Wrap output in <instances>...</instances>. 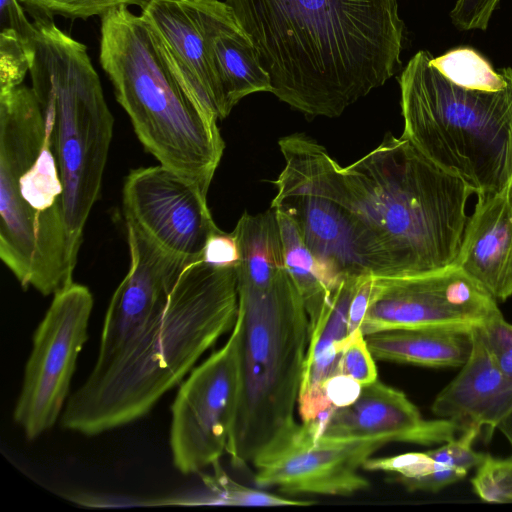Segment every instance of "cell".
Returning <instances> with one entry per match:
<instances>
[{
	"mask_svg": "<svg viewBox=\"0 0 512 512\" xmlns=\"http://www.w3.org/2000/svg\"><path fill=\"white\" fill-rule=\"evenodd\" d=\"M271 93L307 116H340L401 66L397 0H225Z\"/></svg>",
	"mask_w": 512,
	"mask_h": 512,
	"instance_id": "cell-1",
	"label": "cell"
},
{
	"mask_svg": "<svg viewBox=\"0 0 512 512\" xmlns=\"http://www.w3.org/2000/svg\"><path fill=\"white\" fill-rule=\"evenodd\" d=\"M237 266L204 257L180 274L163 312L103 371L69 396L63 429L95 436L146 416L178 385L238 316Z\"/></svg>",
	"mask_w": 512,
	"mask_h": 512,
	"instance_id": "cell-2",
	"label": "cell"
},
{
	"mask_svg": "<svg viewBox=\"0 0 512 512\" xmlns=\"http://www.w3.org/2000/svg\"><path fill=\"white\" fill-rule=\"evenodd\" d=\"M351 209L373 277L407 276L455 264L474 191L402 135L343 167Z\"/></svg>",
	"mask_w": 512,
	"mask_h": 512,
	"instance_id": "cell-3",
	"label": "cell"
},
{
	"mask_svg": "<svg viewBox=\"0 0 512 512\" xmlns=\"http://www.w3.org/2000/svg\"><path fill=\"white\" fill-rule=\"evenodd\" d=\"M0 258L24 289L54 295L77 262L58 162L32 88L0 93Z\"/></svg>",
	"mask_w": 512,
	"mask_h": 512,
	"instance_id": "cell-4",
	"label": "cell"
},
{
	"mask_svg": "<svg viewBox=\"0 0 512 512\" xmlns=\"http://www.w3.org/2000/svg\"><path fill=\"white\" fill-rule=\"evenodd\" d=\"M99 60L117 102L144 148L158 162L208 193L224 141L177 80L141 15L120 6L101 16Z\"/></svg>",
	"mask_w": 512,
	"mask_h": 512,
	"instance_id": "cell-5",
	"label": "cell"
},
{
	"mask_svg": "<svg viewBox=\"0 0 512 512\" xmlns=\"http://www.w3.org/2000/svg\"><path fill=\"white\" fill-rule=\"evenodd\" d=\"M32 23L24 41L31 88L60 169L68 236L78 256L101 189L114 119L87 47L52 18L34 17Z\"/></svg>",
	"mask_w": 512,
	"mask_h": 512,
	"instance_id": "cell-6",
	"label": "cell"
},
{
	"mask_svg": "<svg viewBox=\"0 0 512 512\" xmlns=\"http://www.w3.org/2000/svg\"><path fill=\"white\" fill-rule=\"evenodd\" d=\"M417 52L399 77L402 136L477 196L512 181V75L499 90L454 83Z\"/></svg>",
	"mask_w": 512,
	"mask_h": 512,
	"instance_id": "cell-7",
	"label": "cell"
},
{
	"mask_svg": "<svg viewBox=\"0 0 512 512\" xmlns=\"http://www.w3.org/2000/svg\"><path fill=\"white\" fill-rule=\"evenodd\" d=\"M241 387L226 453L244 467L293 422L310 339V322L283 268L270 285L240 282Z\"/></svg>",
	"mask_w": 512,
	"mask_h": 512,
	"instance_id": "cell-8",
	"label": "cell"
},
{
	"mask_svg": "<svg viewBox=\"0 0 512 512\" xmlns=\"http://www.w3.org/2000/svg\"><path fill=\"white\" fill-rule=\"evenodd\" d=\"M279 147L285 166L274 181L277 193L271 208L295 220L326 288L333 292L347 276L370 274L343 167L302 133L280 139Z\"/></svg>",
	"mask_w": 512,
	"mask_h": 512,
	"instance_id": "cell-9",
	"label": "cell"
},
{
	"mask_svg": "<svg viewBox=\"0 0 512 512\" xmlns=\"http://www.w3.org/2000/svg\"><path fill=\"white\" fill-rule=\"evenodd\" d=\"M93 305L89 288L73 282L53 295L34 331L13 411L28 440L41 436L61 417L78 356L89 338Z\"/></svg>",
	"mask_w": 512,
	"mask_h": 512,
	"instance_id": "cell-10",
	"label": "cell"
},
{
	"mask_svg": "<svg viewBox=\"0 0 512 512\" xmlns=\"http://www.w3.org/2000/svg\"><path fill=\"white\" fill-rule=\"evenodd\" d=\"M241 387V321L226 343L184 378L171 404L173 466L195 474L226 452Z\"/></svg>",
	"mask_w": 512,
	"mask_h": 512,
	"instance_id": "cell-11",
	"label": "cell"
},
{
	"mask_svg": "<svg viewBox=\"0 0 512 512\" xmlns=\"http://www.w3.org/2000/svg\"><path fill=\"white\" fill-rule=\"evenodd\" d=\"M501 313L493 299L455 264L438 271L373 277L363 334L396 330L470 333Z\"/></svg>",
	"mask_w": 512,
	"mask_h": 512,
	"instance_id": "cell-12",
	"label": "cell"
},
{
	"mask_svg": "<svg viewBox=\"0 0 512 512\" xmlns=\"http://www.w3.org/2000/svg\"><path fill=\"white\" fill-rule=\"evenodd\" d=\"M390 441H334L318 438L313 422L295 420L254 457V483L286 495L349 496L369 487L359 473L364 462Z\"/></svg>",
	"mask_w": 512,
	"mask_h": 512,
	"instance_id": "cell-13",
	"label": "cell"
},
{
	"mask_svg": "<svg viewBox=\"0 0 512 512\" xmlns=\"http://www.w3.org/2000/svg\"><path fill=\"white\" fill-rule=\"evenodd\" d=\"M122 201L125 222L162 248L191 260L203 257L219 229L208 208L207 193L161 164L131 170Z\"/></svg>",
	"mask_w": 512,
	"mask_h": 512,
	"instance_id": "cell-14",
	"label": "cell"
},
{
	"mask_svg": "<svg viewBox=\"0 0 512 512\" xmlns=\"http://www.w3.org/2000/svg\"><path fill=\"white\" fill-rule=\"evenodd\" d=\"M126 230L130 268L109 302L90 372L94 374L106 369L163 312L180 274L195 261L162 248L129 222Z\"/></svg>",
	"mask_w": 512,
	"mask_h": 512,
	"instance_id": "cell-15",
	"label": "cell"
},
{
	"mask_svg": "<svg viewBox=\"0 0 512 512\" xmlns=\"http://www.w3.org/2000/svg\"><path fill=\"white\" fill-rule=\"evenodd\" d=\"M453 421L423 418L406 394L378 379L362 386L350 405L333 410L319 438L334 441L387 439L419 445L443 444L456 437Z\"/></svg>",
	"mask_w": 512,
	"mask_h": 512,
	"instance_id": "cell-16",
	"label": "cell"
},
{
	"mask_svg": "<svg viewBox=\"0 0 512 512\" xmlns=\"http://www.w3.org/2000/svg\"><path fill=\"white\" fill-rule=\"evenodd\" d=\"M177 80L212 119L230 114L206 47L194 0H148L140 14Z\"/></svg>",
	"mask_w": 512,
	"mask_h": 512,
	"instance_id": "cell-17",
	"label": "cell"
},
{
	"mask_svg": "<svg viewBox=\"0 0 512 512\" xmlns=\"http://www.w3.org/2000/svg\"><path fill=\"white\" fill-rule=\"evenodd\" d=\"M455 265L497 302L512 296V181L477 196Z\"/></svg>",
	"mask_w": 512,
	"mask_h": 512,
	"instance_id": "cell-18",
	"label": "cell"
},
{
	"mask_svg": "<svg viewBox=\"0 0 512 512\" xmlns=\"http://www.w3.org/2000/svg\"><path fill=\"white\" fill-rule=\"evenodd\" d=\"M471 351L457 376L434 399L438 418L455 422L461 432L485 428L486 439L512 415V382L498 368L476 329L470 332Z\"/></svg>",
	"mask_w": 512,
	"mask_h": 512,
	"instance_id": "cell-19",
	"label": "cell"
},
{
	"mask_svg": "<svg viewBox=\"0 0 512 512\" xmlns=\"http://www.w3.org/2000/svg\"><path fill=\"white\" fill-rule=\"evenodd\" d=\"M220 89L231 111L245 96L271 92L270 77L233 10L219 0H194Z\"/></svg>",
	"mask_w": 512,
	"mask_h": 512,
	"instance_id": "cell-20",
	"label": "cell"
},
{
	"mask_svg": "<svg viewBox=\"0 0 512 512\" xmlns=\"http://www.w3.org/2000/svg\"><path fill=\"white\" fill-rule=\"evenodd\" d=\"M375 359L422 367L460 368L471 351L470 333L396 329L365 336Z\"/></svg>",
	"mask_w": 512,
	"mask_h": 512,
	"instance_id": "cell-21",
	"label": "cell"
},
{
	"mask_svg": "<svg viewBox=\"0 0 512 512\" xmlns=\"http://www.w3.org/2000/svg\"><path fill=\"white\" fill-rule=\"evenodd\" d=\"M232 232L240 251L238 280L257 288L270 285L285 268L275 211L271 208L255 215L244 212Z\"/></svg>",
	"mask_w": 512,
	"mask_h": 512,
	"instance_id": "cell-22",
	"label": "cell"
},
{
	"mask_svg": "<svg viewBox=\"0 0 512 512\" xmlns=\"http://www.w3.org/2000/svg\"><path fill=\"white\" fill-rule=\"evenodd\" d=\"M272 209L279 225L285 267L300 292L311 329L332 292L322 282L316 258L305 244L295 220L283 210Z\"/></svg>",
	"mask_w": 512,
	"mask_h": 512,
	"instance_id": "cell-23",
	"label": "cell"
},
{
	"mask_svg": "<svg viewBox=\"0 0 512 512\" xmlns=\"http://www.w3.org/2000/svg\"><path fill=\"white\" fill-rule=\"evenodd\" d=\"M431 63L454 83L470 88L499 90L512 75V68L505 67L496 71L484 57L467 47L431 57Z\"/></svg>",
	"mask_w": 512,
	"mask_h": 512,
	"instance_id": "cell-24",
	"label": "cell"
},
{
	"mask_svg": "<svg viewBox=\"0 0 512 512\" xmlns=\"http://www.w3.org/2000/svg\"><path fill=\"white\" fill-rule=\"evenodd\" d=\"M213 468L215 470L214 475L205 478V483L212 492V498L209 501L211 504L278 507L308 506L314 503L313 501L278 496L260 489L244 486L231 479L219 466V462L215 463Z\"/></svg>",
	"mask_w": 512,
	"mask_h": 512,
	"instance_id": "cell-25",
	"label": "cell"
},
{
	"mask_svg": "<svg viewBox=\"0 0 512 512\" xmlns=\"http://www.w3.org/2000/svg\"><path fill=\"white\" fill-rule=\"evenodd\" d=\"M148 0H19L24 9L34 17L62 16L69 19H88L102 16L107 11L136 5L140 8Z\"/></svg>",
	"mask_w": 512,
	"mask_h": 512,
	"instance_id": "cell-26",
	"label": "cell"
},
{
	"mask_svg": "<svg viewBox=\"0 0 512 512\" xmlns=\"http://www.w3.org/2000/svg\"><path fill=\"white\" fill-rule=\"evenodd\" d=\"M476 468L471 484L482 501L512 503V455L496 458L486 454Z\"/></svg>",
	"mask_w": 512,
	"mask_h": 512,
	"instance_id": "cell-27",
	"label": "cell"
},
{
	"mask_svg": "<svg viewBox=\"0 0 512 512\" xmlns=\"http://www.w3.org/2000/svg\"><path fill=\"white\" fill-rule=\"evenodd\" d=\"M29 72V59L23 38L13 29L0 33V92L22 85Z\"/></svg>",
	"mask_w": 512,
	"mask_h": 512,
	"instance_id": "cell-28",
	"label": "cell"
},
{
	"mask_svg": "<svg viewBox=\"0 0 512 512\" xmlns=\"http://www.w3.org/2000/svg\"><path fill=\"white\" fill-rule=\"evenodd\" d=\"M340 371L341 374L356 380L361 386L377 380L375 358L361 328L349 334L347 338L341 357Z\"/></svg>",
	"mask_w": 512,
	"mask_h": 512,
	"instance_id": "cell-29",
	"label": "cell"
},
{
	"mask_svg": "<svg viewBox=\"0 0 512 512\" xmlns=\"http://www.w3.org/2000/svg\"><path fill=\"white\" fill-rule=\"evenodd\" d=\"M476 330L498 368L512 382V324L499 313Z\"/></svg>",
	"mask_w": 512,
	"mask_h": 512,
	"instance_id": "cell-30",
	"label": "cell"
},
{
	"mask_svg": "<svg viewBox=\"0 0 512 512\" xmlns=\"http://www.w3.org/2000/svg\"><path fill=\"white\" fill-rule=\"evenodd\" d=\"M500 0H457L450 12L453 24L460 30L485 31Z\"/></svg>",
	"mask_w": 512,
	"mask_h": 512,
	"instance_id": "cell-31",
	"label": "cell"
},
{
	"mask_svg": "<svg viewBox=\"0 0 512 512\" xmlns=\"http://www.w3.org/2000/svg\"><path fill=\"white\" fill-rule=\"evenodd\" d=\"M203 257L215 264L238 266L240 251L234 233H226L219 228L209 239Z\"/></svg>",
	"mask_w": 512,
	"mask_h": 512,
	"instance_id": "cell-32",
	"label": "cell"
},
{
	"mask_svg": "<svg viewBox=\"0 0 512 512\" xmlns=\"http://www.w3.org/2000/svg\"><path fill=\"white\" fill-rule=\"evenodd\" d=\"M321 388L329 404L337 409L352 404L359 396L362 386L347 375L336 374L328 378Z\"/></svg>",
	"mask_w": 512,
	"mask_h": 512,
	"instance_id": "cell-33",
	"label": "cell"
},
{
	"mask_svg": "<svg viewBox=\"0 0 512 512\" xmlns=\"http://www.w3.org/2000/svg\"><path fill=\"white\" fill-rule=\"evenodd\" d=\"M372 281L373 275L371 274H363L358 281L349 308L348 328L350 334L361 328L364 321L370 303Z\"/></svg>",
	"mask_w": 512,
	"mask_h": 512,
	"instance_id": "cell-34",
	"label": "cell"
},
{
	"mask_svg": "<svg viewBox=\"0 0 512 512\" xmlns=\"http://www.w3.org/2000/svg\"><path fill=\"white\" fill-rule=\"evenodd\" d=\"M24 10L18 0H0L1 29H13L26 41L33 32V23L27 19Z\"/></svg>",
	"mask_w": 512,
	"mask_h": 512,
	"instance_id": "cell-35",
	"label": "cell"
}]
</instances>
